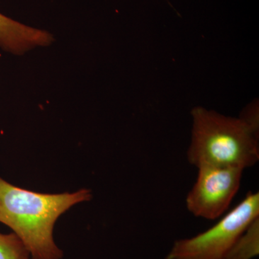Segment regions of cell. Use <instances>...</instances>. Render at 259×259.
I'll return each mask as SVG.
<instances>
[{"instance_id": "6da1fadb", "label": "cell", "mask_w": 259, "mask_h": 259, "mask_svg": "<svg viewBox=\"0 0 259 259\" xmlns=\"http://www.w3.org/2000/svg\"><path fill=\"white\" fill-rule=\"evenodd\" d=\"M93 197L90 190L44 194L15 187L0 177V223L23 242L30 259H61L54 240L56 221L75 204Z\"/></svg>"}, {"instance_id": "7a4b0ae2", "label": "cell", "mask_w": 259, "mask_h": 259, "mask_svg": "<svg viewBox=\"0 0 259 259\" xmlns=\"http://www.w3.org/2000/svg\"><path fill=\"white\" fill-rule=\"evenodd\" d=\"M192 139L187 151L191 164L245 168L259 161L258 131L243 119L197 107L192 111Z\"/></svg>"}, {"instance_id": "3957f363", "label": "cell", "mask_w": 259, "mask_h": 259, "mask_svg": "<svg viewBox=\"0 0 259 259\" xmlns=\"http://www.w3.org/2000/svg\"><path fill=\"white\" fill-rule=\"evenodd\" d=\"M259 218V193L244 199L212 228L175 242L166 259H224L239 237Z\"/></svg>"}, {"instance_id": "277c9868", "label": "cell", "mask_w": 259, "mask_h": 259, "mask_svg": "<svg viewBox=\"0 0 259 259\" xmlns=\"http://www.w3.org/2000/svg\"><path fill=\"white\" fill-rule=\"evenodd\" d=\"M187 194L186 206L195 217L214 221L222 217L241 187L244 170L234 167L202 166Z\"/></svg>"}, {"instance_id": "5b68a950", "label": "cell", "mask_w": 259, "mask_h": 259, "mask_svg": "<svg viewBox=\"0 0 259 259\" xmlns=\"http://www.w3.org/2000/svg\"><path fill=\"white\" fill-rule=\"evenodd\" d=\"M50 35L37 29L26 26L0 13V48L16 53L23 48L49 41Z\"/></svg>"}, {"instance_id": "8992f818", "label": "cell", "mask_w": 259, "mask_h": 259, "mask_svg": "<svg viewBox=\"0 0 259 259\" xmlns=\"http://www.w3.org/2000/svg\"><path fill=\"white\" fill-rule=\"evenodd\" d=\"M259 253V218L239 237L224 259H251Z\"/></svg>"}, {"instance_id": "52a82bcc", "label": "cell", "mask_w": 259, "mask_h": 259, "mask_svg": "<svg viewBox=\"0 0 259 259\" xmlns=\"http://www.w3.org/2000/svg\"><path fill=\"white\" fill-rule=\"evenodd\" d=\"M30 253L15 233H0V259H29Z\"/></svg>"}]
</instances>
